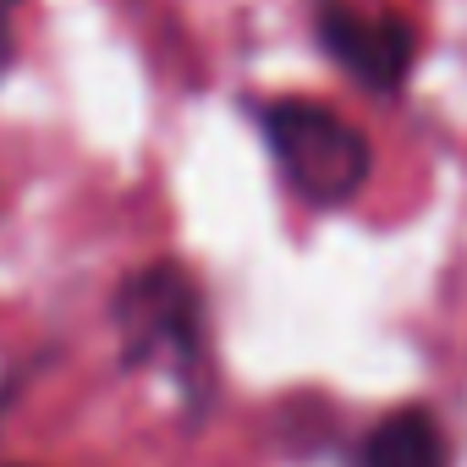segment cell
I'll return each instance as SVG.
<instances>
[{"instance_id": "cell-1", "label": "cell", "mask_w": 467, "mask_h": 467, "mask_svg": "<svg viewBox=\"0 0 467 467\" xmlns=\"http://www.w3.org/2000/svg\"><path fill=\"white\" fill-rule=\"evenodd\" d=\"M110 325L127 368L165 363L187 390L192 412L209 401V308L198 275L182 259H154L132 270L110 297Z\"/></svg>"}, {"instance_id": "cell-2", "label": "cell", "mask_w": 467, "mask_h": 467, "mask_svg": "<svg viewBox=\"0 0 467 467\" xmlns=\"http://www.w3.org/2000/svg\"><path fill=\"white\" fill-rule=\"evenodd\" d=\"M259 132L270 143V160L286 182V192L308 209H352L374 182V143L358 121H347L325 99H265Z\"/></svg>"}, {"instance_id": "cell-3", "label": "cell", "mask_w": 467, "mask_h": 467, "mask_svg": "<svg viewBox=\"0 0 467 467\" xmlns=\"http://www.w3.org/2000/svg\"><path fill=\"white\" fill-rule=\"evenodd\" d=\"M308 23L319 50L374 99H396L412 83L423 34L396 6H368V0H308Z\"/></svg>"}, {"instance_id": "cell-4", "label": "cell", "mask_w": 467, "mask_h": 467, "mask_svg": "<svg viewBox=\"0 0 467 467\" xmlns=\"http://www.w3.org/2000/svg\"><path fill=\"white\" fill-rule=\"evenodd\" d=\"M358 467H451L445 423L429 407H396L363 434Z\"/></svg>"}, {"instance_id": "cell-5", "label": "cell", "mask_w": 467, "mask_h": 467, "mask_svg": "<svg viewBox=\"0 0 467 467\" xmlns=\"http://www.w3.org/2000/svg\"><path fill=\"white\" fill-rule=\"evenodd\" d=\"M12 6H17V0H0V28H6V23H12Z\"/></svg>"}]
</instances>
